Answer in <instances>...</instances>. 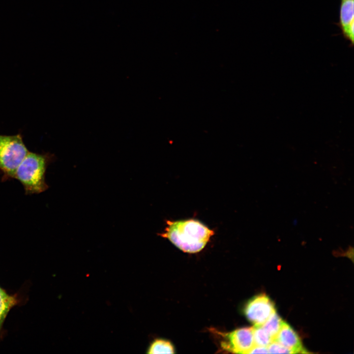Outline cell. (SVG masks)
<instances>
[{"label": "cell", "mask_w": 354, "mask_h": 354, "mask_svg": "<svg viewBox=\"0 0 354 354\" xmlns=\"http://www.w3.org/2000/svg\"><path fill=\"white\" fill-rule=\"evenodd\" d=\"M148 354H174L175 350L173 345L168 341L158 339L155 340L149 347Z\"/></svg>", "instance_id": "cell-10"}, {"label": "cell", "mask_w": 354, "mask_h": 354, "mask_svg": "<svg viewBox=\"0 0 354 354\" xmlns=\"http://www.w3.org/2000/svg\"><path fill=\"white\" fill-rule=\"evenodd\" d=\"M223 336L221 347L235 354H249L255 346L253 327H242L232 332L219 333Z\"/></svg>", "instance_id": "cell-4"}, {"label": "cell", "mask_w": 354, "mask_h": 354, "mask_svg": "<svg viewBox=\"0 0 354 354\" xmlns=\"http://www.w3.org/2000/svg\"><path fill=\"white\" fill-rule=\"evenodd\" d=\"M269 353L293 354L292 351L276 341H273L267 347Z\"/></svg>", "instance_id": "cell-12"}, {"label": "cell", "mask_w": 354, "mask_h": 354, "mask_svg": "<svg viewBox=\"0 0 354 354\" xmlns=\"http://www.w3.org/2000/svg\"><path fill=\"white\" fill-rule=\"evenodd\" d=\"M283 321L275 311L261 325L274 341L281 328Z\"/></svg>", "instance_id": "cell-9"}, {"label": "cell", "mask_w": 354, "mask_h": 354, "mask_svg": "<svg viewBox=\"0 0 354 354\" xmlns=\"http://www.w3.org/2000/svg\"><path fill=\"white\" fill-rule=\"evenodd\" d=\"M274 341L288 348L293 354L307 353L304 349L298 335L288 323L284 321Z\"/></svg>", "instance_id": "cell-6"}, {"label": "cell", "mask_w": 354, "mask_h": 354, "mask_svg": "<svg viewBox=\"0 0 354 354\" xmlns=\"http://www.w3.org/2000/svg\"><path fill=\"white\" fill-rule=\"evenodd\" d=\"M255 345L267 347L273 340L261 325L253 327Z\"/></svg>", "instance_id": "cell-11"}, {"label": "cell", "mask_w": 354, "mask_h": 354, "mask_svg": "<svg viewBox=\"0 0 354 354\" xmlns=\"http://www.w3.org/2000/svg\"><path fill=\"white\" fill-rule=\"evenodd\" d=\"M165 232L158 234L168 238L184 252L194 253L202 250L214 234L201 222L194 219L167 221Z\"/></svg>", "instance_id": "cell-1"}, {"label": "cell", "mask_w": 354, "mask_h": 354, "mask_svg": "<svg viewBox=\"0 0 354 354\" xmlns=\"http://www.w3.org/2000/svg\"><path fill=\"white\" fill-rule=\"evenodd\" d=\"M54 158V155L49 153L39 154L29 151L17 167L13 177L23 185L26 194L40 193L48 188L45 173Z\"/></svg>", "instance_id": "cell-2"}, {"label": "cell", "mask_w": 354, "mask_h": 354, "mask_svg": "<svg viewBox=\"0 0 354 354\" xmlns=\"http://www.w3.org/2000/svg\"><path fill=\"white\" fill-rule=\"evenodd\" d=\"M18 303L17 295L8 294L0 286V331L8 313Z\"/></svg>", "instance_id": "cell-8"}, {"label": "cell", "mask_w": 354, "mask_h": 354, "mask_svg": "<svg viewBox=\"0 0 354 354\" xmlns=\"http://www.w3.org/2000/svg\"><path fill=\"white\" fill-rule=\"evenodd\" d=\"M257 353L267 354L269 352L267 347L255 345L250 351L249 354Z\"/></svg>", "instance_id": "cell-13"}, {"label": "cell", "mask_w": 354, "mask_h": 354, "mask_svg": "<svg viewBox=\"0 0 354 354\" xmlns=\"http://www.w3.org/2000/svg\"><path fill=\"white\" fill-rule=\"evenodd\" d=\"M29 152L20 134L0 135V172L3 180L13 178L17 167Z\"/></svg>", "instance_id": "cell-3"}, {"label": "cell", "mask_w": 354, "mask_h": 354, "mask_svg": "<svg viewBox=\"0 0 354 354\" xmlns=\"http://www.w3.org/2000/svg\"><path fill=\"white\" fill-rule=\"evenodd\" d=\"M275 311L273 302L267 295L262 294L249 300L244 312L250 322L255 325H262Z\"/></svg>", "instance_id": "cell-5"}, {"label": "cell", "mask_w": 354, "mask_h": 354, "mask_svg": "<svg viewBox=\"0 0 354 354\" xmlns=\"http://www.w3.org/2000/svg\"><path fill=\"white\" fill-rule=\"evenodd\" d=\"M354 0H342L340 10V23L342 31L352 43L354 39Z\"/></svg>", "instance_id": "cell-7"}]
</instances>
